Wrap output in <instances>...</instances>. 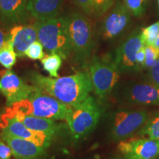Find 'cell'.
<instances>
[{
	"label": "cell",
	"mask_w": 159,
	"mask_h": 159,
	"mask_svg": "<svg viewBox=\"0 0 159 159\" xmlns=\"http://www.w3.org/2000/svg\"><path fill=\"white\" fill-rule=\"evenodd\" d=\"M1 130H2V124H1V114H0V139H1Z\"/></svg>",
	"instance_id": "32"
},
{
	"label": "cell",
	"mask_w": 159,
	"mask_h": 159,
	"mask_svg": "<svg viewBox=\"0 0 159 159\" xmlns=\"http://www.w3.org/2000/svg\"><path fill=\"white\" fill-rule=\"evenodd\" d=\"M159 34V21L142 29V37L146 45H153Z\"/></svg>",
	"instance_id": "23"
},
{
	"label": "cell",
	"mask_w": 159,
	"mask_h": 159,
	"mask_svg": "<svg viewBox=\"0 0 159 159\" xmlns=\"http://www.w3.org/2000/svg\"><path fill=\"white\" fill-rule=\"evenodd\" d=\"M150 115L146 110H121L115 111L110 119L111 138L116 142L126 140L144 126Z\"/></svg>",
	"instance_id": "7"
},
{
	"label": "cell",
	"mask_w": 159,
	"mask_h": 159,
	"mask_svg": "<svg viewBox=\"0 0 159 159\" xmlns=\"http://www.w3.org/2000/svg\"><path fill=\"white\" fill-rule=\"evenodd\" d=\"M119 96L130 105L159 106V87L149 80L128 83L121 89Z\"/></svg>",
	"instance_id": "8"
},
{
	"label": "cell",
	"mask_w": 159,
	"mask_h": 159,
	"mask_svg": "<svg viewBox=\"0 0 159 159\" xmlns=\"http://www.w3.org/2000/svg\"><path fill=\"white\" fill-rule=\"evenodd\" d=\"M35 89L36 87L26 83L11 69L0 71V92L6 98L7 107L28 98Z\"/></svg>",
	"instance_id": "10"
},
{
	"label": "cell",
	"mask_w": 159,
	"mask_h": 159,
	"mask_svg": "<svg viewBox=\"0 0 159 159\" xmlns=\"http://www.w3.org/2000/svg\"><path fill=\"white\" fill-rule=\"evenodd\" d=\"M12 150L8 144H7L2 139H0V159H10Z\"/></svg>",
	"instance_id": "29"
},
{
	"label": "cell",
	"mask_w": 159,
	"mask_h": 159,
	"mask_svg": "<svg viewBox=\"0 0 159 159\" xmlns=\"http://www.w3.org/2000/svg\"><path fill=\"white\" fill-rule=\"evenodd\" d=\"M73 107V105L61 102L36 88L28 98L7 107L6 110L13 114L28 115L53 120H66Z\"/></svg>",
	"instance_id": "2"
},
{
	"label": "cell",
	"mask_w": 159,
	"mask_h": 159,
	"mask_svg": "<svg viewBox=\"0 0 159 159\" xmlns=\"http://www.w3.org/2000/svg\"><path fill=\"white\" fill-rule=\"evenodd\" d=\"M152 46H153L154 47H156V48L159 51V34H158V38H157L156 40V41H155L154 44Z\"/></svg>",
	"instance_id": "31"
},
{
	"label": "cell",
	"mask_w": 159,
	"mask_h": 159,
	"mask_svg": "<svg viewBox=\"0 0 159 159\" xmlns=\"http://www.w3.org/2000/svg\"><path fill=\"white\" fill-rule=\"evenodd\" d=\"M62 57L57 54L45 55L41 59L43 68L52 77H58V70L62 65Z\"/></svg>",
	"instance_id": "21"
},
{
	"label": "cell",
	"mask_w": 159,
	"mask_h": 159,
	"mask_svg": "<svg viewBox=\"0 0 159 159\" xmlns=\"http://www.w3.org/2000/svg\"><path fill=\"white\" fill-rule=\"evenodd\" d=\"M74 2L85 14L93 17L102 16L114 4V0H74Z\"/></svg>",
	"instance_id": "19"
},
{
	"label": "cell",
	"mask_w": 159,
	"mask_h": 159,
	"mask_svg": "<svg viewBox=\"0 0 159 159\" xmlns=\"http://www.w3.org/2000/svg\"><path fill=\"white\" fill-rule=\"evenodd\" d=\"M148 80L159 87V59L156 64L149 69Z\"/></svg>",
	"instance_id": "27"
},
{
	"label": "cell",
	"mask_w": 159,
	"mask_h": 159,
	"mask_svg": "<svg viewBox=\"0 0 159 159\" xmlns=\"http://www.w3.org/2000/svg\"><path fill=\"white\" fill-rule=\"evenodd\" d=\"M7 39L11 43L18 57L25 56V52L35 41H38V27L34 25H18L10 30Z\"/></svg>",
	"instance_id": "15"
},
{
	"label": "cell",
	"mask_w": 159,
	"mask_h": 159,
	"mask_svg": "<svg viewBox=\"0 0 159 159\" xmlns=\"http://www.w3.org/2000/svg\"><path fill=\"white\" fill-rule=\"evenodd\" d=\"M71 54L75 61L84 65L88 63L94 47V34L89 19L79 13L69 16Z\"/></svg>",
	"instance_id": "4"
},
{
	"label": "cell",
	"mask_w": 159,
	"mask_h": 159,
	"mask_svg": "<svg viewBox=\"0 0 159 159\" xmlns=\"http://www.w3.org/2000/svg\"><path fill=\"white\" fill-rule=\"evenodd\" d=\"M5 113L9 116L15 117L29 129L38 131V132L45 133L53 137L58 132L61 128V125L57 124V122H55V120H53V119L28 116V115L13 114L7 111L6 109Z\"/></svg>",
	"instance_id": "18"
},
{
	"label": "cell",
	"mask_w": 159,
	"mask_h": 159,
	"mask_svg": "<svg viewBox=\"0 0 159 159\" xmlns=\"http://www.w3.org/2000/svg\"><path fill=\"white\" fill-rule=\"evenodd\" d=\"M114 159H119V158H114Z\"/></svg>",
	"instance_id": "34"
},
{
	"label": "cell",
	"mask_w": 159,
	"mask_h": 159,
	"mask_svg": "<svg viewBox=\"0 0 159 159\" xmlns=\"http://www.w3.org/2000/svg\"><path fill=\"white\" fill-rule=\"evenodd\" d=\"M139 135L159 140V110L150 116L144 126L139 131Z\"/></svg>",
	"instance_id": "20"
},
{
	"label": "cell",
	"mask_w": 159,
	"mask_h": 159,
	"mask_svg": "<svg viewBox=\"0 0 159 159\" xmlns=\"http://www.w3.org/2000/svg\"><path fill=\"white\" fill-rule=\"evenodd\" d=\"M148 0H124V3L134 16L140 17L146 11Z\"/></svg>",
	"instance_id": "24"
},
{
	"label": "cell",
	"mask_w": 159,
	"mask_h": 159,
	"mask_svg": "<svg viewBox=\"0 0 159 159\" xmlns=\"http://www.w3.org/2000/svg\"><path fill=\"white\" fill-rule=\"evenodd\" d=\"M158 1V7H159V0H157Z\"/></svg>",
	"instance_id": "33"
},
{
	"label": "cell",
	"mask_w": 159,
	"mask_h": 159,
	"mask_svg": "<svg viewBox=\"0 0 159 159\" xmlns=\"http://www.w3.org/2000/svg\"><path fill=\"white\" fill-rule=\"evenodd\" d=\"M102 111L94 97L89 96L80 104L75 105L66 119L73 138L79 140L91 134L98 124Z\"/></svg>",
	"instance_id": "5"
},
{
	"label": "cell",
	"mask_w": 159,
	"mask_h": 159,
	"mask_svg": "<svg viewBox=\"0 0 159 159\" xmlns=\"http://www.w3.org/2000/svg\"><path fill=\"white\" fill-rule=\"evenodd\" d=\"M144 44L142 30H136L119 46L113 59L121 73L139 71L136 57L139 49Z\"/></svg>",
	"instance_id": "9"
},
{
	"label": "cell",
	"mask_w": 159,
	"mask_h": 159,
	"mask_svg": "<svg viewBox=\"0 0 159 159\" xmlns=\"http://www.w3.org/2000/svg\"><path fill=\"white\" fill-rule=\"evenodd\" d=\"M16 57L13 46L7 39L5 46L0 49V64L6 69H11L16 63Z\"/></svg>",
	"instance_id": "22"
},
{
	"label": "cell",
	"mask_w": 159,
	"mask_h": 159,
	"mask_svg": "<svg viewBox=\"0 0 159 159\" xmlns=\"http://www.w3.org/2000/svg\"><path fill=\"white\" fill-rule=\"evenodd\" d=\"M25 56L34 61L41 60L44 57L45 55L43 52V47L39 40L30 46L29 48L25 52Z\"/></svg>",
	"instance_id": "26"
},
{
	"label": "cell",
	"mask_w": 159,
	"mask_h": 159,
	"mask_svg": "<svg viewBox=\"0 0 159 159\" xmlns=\"http://www.w3.org/2000/svg\"><path fill=\"white\" fill-rule=\"evenodd\" d=\"M130 16L125 4L118 2L102 22L101 33L103 39H114L122 34L130 23Z\"/></svg>",
	"instance_id": "13"
},
{
	"label": "cell",
	"mask_w": 159,
	"mask_h": 159,
	"mask_svg": "<svg viewBox=\"0 0 159 159\" xmlns=\"http://www.w3.org/2000/svg\"><path fill=\"white\" fill-rule=\"evenodd\" d=\"M29 80L34 86L61 102L77 105L85 100L93 91L88 71H80L66 77L51 78L32 71Z\"/></svg>",
	"instance_id": "1"
},
{
	"label": "cell",
	"mask_w": 159,
	"mask_h": 159,
	"mask_svg": "<svg viewBox=\"0 0 159 159\" xmlns=\"http://www.w3.org/2000/svg\"><path fill=\"white\" fill-rule=\"evenodd\" d=\"M118 150L125 159H158L159 140L132 139L119 142Z\"/></svg>",
	"instance_id": "11"
},
{
	"label": "cell",
	"mask_w": 159,
	"mask_h": 159,
	"mask_svg": "<svg viewBox=\"0 0 159 159\" xmlns=\"http://www.w3.org/2000/svg\"><path fill=\"white\" fill-rule=\"evenodd\" d=\"M159 59V51L152 45H145V69L152 68Z\"/></svg>",
	"instance_id": "25"
},
{
	"label": "cell",
	"mask_w": 159,
	"mask_h": 159,
	"mask_svg": "<svg viewBox=\"0 0 159 159\" xmlns=\"http://www.w3.org/2000/svg\"><path fill=\"white\" fill-rule=\"evenodd\" d=\"M28 0H0V21L7 26L25 22L30 15Z\"/></svg>",
	"instance_id": "16"
},
{
	"label": "cell",
	"mask_w": 159,
	"mask_h": 159,
	"mask_svg": "<svg viewBox=\"0 0 159 159\" xmlns=\"http://www.w3.org/2000/svg\"><path fill=\"white\" fill-rule=\"evenodd\" d=\"M145 45L146 44H144L139 49L136 54V61L139 71L143 70V69H145Z\"/></svg>",
	"instance_id": "28"
},
{
	"label": "cell",
	"mask_w": 159,
	"mask_h": 159,
	"mask_svg": "<svg viewBox=\"0 0 159 159\" xmlns=\"http://www.w3.org/2000/svg\"><path fill=\"white\" fill-rule=\"evenodd\" d=\"M38 40L50 54L66 59L71 55L69 17H55L37 21Z\"/></svg>",
	"instance_id": "3"
},
{
	"label": "cell",
	"mask_w": 159,
	"mask_h": 159,
	"mask_svg": "<svg viewBox=\"0 0 159 159\" xmlns=\"http://www.w3.org/2000/svg\"><path fill=\"white\" fill-rule=\"evenodd\" d=\"M1 124L2 133L30 141L45 148H47L50 145L53 138V136L45 133L29 129L15 117L9 116L5 112L1 114Z\"/></svg>",
	"instance_id": "12"
},
{
	"label": "cell",
	"mask_w": 159,
	"mask_h": 159,
	"mask_svg": "<svg viewBox=\"0 0 159 159\" xmlns=\"http://www.w3.org/2000/svg\"><path fill=\"white\" fill-rule=\"evenodd\" d=\"M1 139L11 148L16 159H42L46 155L45 148L30 141L1 132Z\"/></svg>",
	"instance_id": "14"
},
{
	"label": "cell",
	"mask_w": 159,
	"mask_h": 159,
	"mask_svg": "<svg viewBox=\"0 0 159 159\" xmlns=\"http://www.w3.org/2000/svg\"><path fill=\"white\" fill-rule=\"evenodd\" d=\"M158 159H159V158H158Z\"/></svg>",
	"instance_id": "35"
},
{
	"label": "cell",
	"mask_w": 159,
	"mask_h": 159,
	"mask_svg": "<svg viewBox=\"0 0 159 159\" xmlns=\"http://www.w3.org/2000/svg\"><path fill=\"white\" fill-rule=\"evenodd\" d=\"M64 0H28L27 10L37 21L57 17Z\"/></svg>",
	"instance_id": "17"
},
{
	"label": "cell",
	"mask_w": 159,
	"mask_h": 159,
	"mask_svg": "<svg viewBox=\"0 0 159 159\" xmlns=\"http://www.w3.org/2000/svg\"><path fill=\"white\" fill-rule=\"evenodd\" d=\"M7 40V36H6L2 30L0 28V49H2L5 46L6 41Z\"/></svg>",
	"instance_id": "30"
},
{
	"label": "cell",
	"mask_w": 159,
	"mask_h": 159,
	"mask_svg": "<svg viewBox=\"0 0 159 159\" xmlns=\"http://www.w3.org/2000/svg\"><path fill=\"white\" fill-rule=\"evenodd\" d=\"M88 73L95 94L104 99L114 90L121 72L114 59L95 56L88 63Z\"/></svg>",
	"instance_id": "6"
}]
</instances>
